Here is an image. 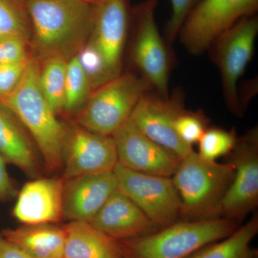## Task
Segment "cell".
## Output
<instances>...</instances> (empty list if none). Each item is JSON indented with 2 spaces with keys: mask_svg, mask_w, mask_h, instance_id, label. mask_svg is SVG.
I'll use <instances>...</instances> for the list:
<instances>
[{
  "mask_svg": "<svg viewBox=\"0 0 258 258\" xmlns=\"http://www.w3.org/2000/svg\"><path fill=\"white\" fill-rule=\"evenodd\" d=\"M31 24V47L39 62L69 61L89 40L94 3L87 0H25Z\"/></svg>",
  "mask_w": 258,
  "mask_h": 258,
  "instance_id": "6da1fadb",
  "label": "cell"
},
{
  "mask_svg": "<svg viewBox=\"0 0 258 258\" xmlns=\"http://www.w3.org/2000/svg\"><path fill=\"white\" fill-rule=\"evenodd\" d=\"M40 62L32 57L13 92L0 98L10 112L31 134L49 170L62 166V149L67 127L57 119L39 82Z\"/></svg>",
  "mask_w": 258,
  "mask_h": 258,
  "instance_id": "7a4b0ae2",
  "label": "cell"
},
{
  "mask_svg": "<svg viewBox=\"0 0 258 258\" xmlns=\"http://www.w3.org/2000/svg\"><path fill=\"white\" fill-rule=\"evenodd\" d=\"M234 174L230 162L208 161L194 150L181 159L171 176L179 197L180 216L186 221L221 217L222 202Z\"/></svg>",
  "mask_w": 258,
  "mask_h": 258,
  "instance_id": "3957f363",
  "label": "cell"
},
{
  "mask_svg": "<svg viewBox=\"0 0 258 258\" xmlns=\"http://www.w3.org/2000/svg\"><path fill=\"white\" fill-rule=\"evenodd\" d=\"M237 228V222L225 217L184 220L118 242L122 258H186L202 247L228 237Z\"/></svg>",
  "mask_w": 258,
  "mask_h": 258,
  "instance_id": "277c9868",
  "label": "cell"
},
{
  "mask_svg": "<svg viewBox=\"0 0 258 258\" xmlns=\"http://www.w3.org/2000/svg\"><path fill=\"white\" fill-rule=\"evenodd\" d=\"M151 88L144 78L120 74L93 90L78 113L77 123L91 132L113 137Z\"/></svg>",
  "mask_w": 258,
  "mask_h": 258,
  "instance_id": "5b68a950",
  "label": "cell"
},
{
  "mask_svg": "<svg viewBox=\"0 0 258 258\" xmlns=\"http://www.w3.org/2000/svg\"><path fill=\"white\" fill-rule=\"evenodd\" d=\"M257 8L258 0H202L186 17L178 36L188 52L201 55L224 32L254 15Z\"/></svg>",
  "mask_w": 258,
  "mask_h": 258,
  "instance_id": "8992f818",
  "label": "cell"
},
{
  "mask_svg": "<svg viewBox=\"0 0 258 258\" xmlns=\"http://www.w3.org/2000/svg\"><path fill=\"white\" fill-rule=\"evenodd\" d=\"M113 174L124 194L160 230L177 222L180 200L171 177L137 172L117 163Z\"/></svg>",
  "mask_w": 258,
  "mask_h": 258,
  "instance_id": "52a82bcc",
  "label": "cell"
},
{
  "mask_svg": "<svg viewBox=\"0 0 258 258\" xmlns=\"http://www.w3.org/2000/svg\"><path fill=\"white\" fill-rule=\"evenodd\" d=\"M159 0H145L135 10L132 57L142 78L161 97L169 96L170 62L155 19Z\"/></svg>",
  "mask_w": 258,
  "mask_h": 258,
  "instance_id": "ba28073f",
  "label": "cell"
},
{
  "mask_svg": "<svg viewBox=\"0 0 258 258\" xmlns=\"http://www.w3.org/2000/svg\"><path fill=\"white\" fill-rule=\"evenodd\" d=\"M257 33V18L252 15L242 19L212 44L226 102L235 114L242 113L237 86L253 55Z\"/></svg>",
  "mask_w": 258,
  "mask_h": 258,
  "instance_id": "9c48e42d",
  "label": "cell"
},
{
  "mask_svg": "<svg viewBox=\"0 0 258 258\" xmlns=\"http://www.w3.org/2000/svg\"><path fill=\"white\" fill-rule=\"evenodd\" d=\"M228 155L235 174L222 202L221 216L237 222L258 205L257 128L237 138Z\"/></svg>",
  "mask_w": 258,
  "mask_h": 258,
  "instance_id": "30bf717a",
  "label": "cell"
},
{
  "mask_svg": "<svg viewBox=\"0 0 258 258\" xmlns=\"http://www.w3.org/2000/svg\"><path fill=\"white\" fill-rule=\"evenodd\" d=\"M118 163L114 139L76 123L67 127L62 149L64 179L113 172Z\"/></svg>",
  "mask_w": 258,
  "mask_h": 258,
  "instance_id": "8fae6325",
  "label": "cell"
},
{
  "mask_svg": "<svg viewBox=\"0 0 258 258\" xmlns=\"http://www.w3.org/2000/svg\"><path fill=\"white\" fill-rule=\"evenodd\" d=\"M118 163L131 170L171 177L181 159L149 139L131 118L113 135Z\"/></svg>",
  "mask_w": 258,
  "mask_h": 258,
  "instance_id": "7c38bea8",
  "label": "cell"
},
{
  "mask_svg": "<svg viewBox=\"0 0 258 258\" xmlns=\"http://www.w3.org/2000/svg\"><path fill=\"white\" fill-rule=\"evenodd\" d=\"M128 25L126 0H99L94 3V17L88 42L101 56L111 79L121 74Z\"/></svg>",
  "mask_w": 258,
  "mask_h": 258,
  "instance_id": "4fadbf2b",
  "label": "cell"
},
{
  "mask_svg": "<svg viewBox=\"0 0 258 258\" xmlns=\"http://www.w3.org/2000/svg\"><path fill=\"white\" fill-rule=\"evenodd\" d=\"M184 110L180 94L164 98L147 92L139 100L130 118L149 139L183 159L193 151L174 129L176 118Z\"/></svg>",
  "mask_w": 258,
  "mask_h": 258,
  "instance_id": "5bb4252c",
  "label": "cell"
},
{
  "mask_svg": "<svg viewBox=\"0 0 258 258\" xmlns=\"http://www.w3.org/2000/svg\"><path fill=\"white\" fill-rule=\"evenodd\" d=\"M116 190L113 172L64 179L62 218L70 222L89 221Z\"/></svg>",
  "mask_w": 258,
  "mask_h": 258,
  "instance_id": "9a60e30c",
  "label": "cell"
},
{
  "mask_svg": "<svg viewBox=\"0 0 258 258\" xmlns=\"http://www.w3.org/2000/svg\"><path fill=\"white\" fill-rule=\"evenodd\" d=\"M64 178L29 181L18 195L13 215L26 225L52 224L62 218Z\"/></svg>",
  "mask_w": 258,
  "mask_h": 258,
  "instance_id": "2e32d148",
  "label": "cell"
},
{
  "mask_svg": "<svg viewBox=\"0 0 258 258\" xmlns=\"http://www.w3.org/2000/svg\"><path fill=\"white\" fill-rule=\"evenodd\" d=\"M117 241L149 235L159 230L124 194L116 190L88 221Z\"/></svg>",
  "mask_w": 258,
  "mask_h": 258,
  "instance_id": "e0dca14e",
  "label": "cell"
},
{
  "mask_svg": "<svg viewBox=\"0 0 258 258\" xmlns=\"http://www.w3.org/2000/svg\"><path fill=\"white\" fill-rule=\"evenodd\" d=\"M66 233L64 258H122L118 241L87 221L70 222Z\"/></svg>",
  "mask_w": 258,
  "mask_h": 258,
  "instance_id": "ac0fdd59",
  "label": "cell"
},
{
  "mask_svg": "<svg viewBox=\"0 0 258 258\" xmlns=\"http://www.w3.org/2000/svg\"><path fill=\"white\" fill-rule=\"evenodd\" d=\"M3 236L32 258H64V228L52 224L25 225L5 230Z\"/></svg>",
  "mask_w": 258,
  "mask_h": 258,
  "instance_id": "d6986e66",
  "label": "cell"
},
{
  "mask_svg": "<svg viewBox=\"0 0 258 258\" xmlns=\"http://www.w3.org/2000/svg\"><path fill=\"white\" fill-rule=\"evenodd\" d=\"M0 154L31 176L39 174V164L26 134L9 111L0 106Z\"/></svg>",
  "mask_w": 258,
  "mask_h": 258,
  "instance_id": "ffe728a7",
  "label": "cell"
},
{
  "mask_svg": "<svg viewBox=\"0 0 258 258\" xmlns=\"http://www.w3.org/2000/svg\"><path fill=\"white\" fill-rule=\"evenodd\" d=\"M258 233V217L254 215L228 237L198 249L186 258H251L257 254L251 242Z\"/></svg>",
  "mask_w": 258,
  "mask_h": 258,
  "instance_id": "44dd1931",
  "label": "cell"
},
{
  "mask_svg": "<svg viewBox=\"0 0 258 258\" xmlns=\"http://www.w3.org/2000/svg\"><path fill=\"white\" fill-rule=\"evenodd\" d=\"M39 62L40 88L50 108L57 115L64 110L68 61L55 57Z\"/></svg>",
  "mask_w": 258,
  "mask_h": 258,
  "instance_id": "7402d4cb",
  "label": "cell"
},
{
  "mask_svg": "<svg viewBox=\"0 0 258 258\" xmlns=\"http://www.w3.org/2000/svg\"><path fill=\"white\" fill-rule=\"evenodd\" d=\"M92 91L91 83L77 54L68 61L63 112L78 114L87 103Z\"/></svg>",
  "mask_w": 258,
  "mask_h": 258,
  "instance_id": "603a6c76",
  "label": "cell"
},
{
  "mask_svg": "<svg viewBox=\"0 0 258 258\" xmlns=\"http://www.w3.org/2000/svg\"><path fill=\"white\" fill-rule=\"evenodd\" d=\"M20 35L31 38V24L25 0H0V37Z\"/></svg>",
  "mask_w": 258,
  "mask_h": 258,
  "instance_id": "cb8c5ba5",
  "label": "cell"
},
{
  "mask_svg": "<svg viewBox=\"0 0 258 258\" xmlns=\"http://www.w3.org/2000/svg\"><path fill=\"white\" fill-rule=\"evenodd\" d=\"M237 139L233 131L207 128L198 142V154L206 160L216 161L218 158L230 154L235 147Z\"/></svg>",
  "mask_w": 258,
  "mask_h": 258,
  "instance_id": "d4e9b609",
  "label": "cell"
},
{
  "mask_svg": "<svg viewBox=\"0 0 258 258\" xmlns=\"http://www.w3.org/2000/svg\"><path fill=\"white\" fill-rule=\"evenodd\" d=\"M207 128V120L203 115L185 109L178 115L174 123L178 137L190 147L198 143Z\"/></svg>",
  "mask_w": 258,
  "mask_h": 258,
  "instance_id": "484cf974",
  "label": "cell"
},
{
  "mask_svg": "<svg viewBox=\"0 0 258 258\" xmlns=\"http://www.w3.org/2000/svg\"><path fill=\"white\" fill-rule=\"evenodd\" d=\"M78 55L91 83L93 91L111 80L107 73L101 56L89 42H87Z\"/></svg>",
  "mask_w": 258,
  "mask_h": 258,
  "instance_id": "4316f807",
  "label": "cell"
},
{
  "mask_svg": "<svg viewBox=\"0 0 258 258\" xmlns=\"http://www.w3.org/2000/svg\"><path fill=\"white\" fill-rule=\"evenodd\" d=\"M30 41L20 35L0 37V66L19 63L31 58Z\"/></svg>",
  "mask_w": 258,
  "mask_h": 258,
  "instance_id": "83f0119b",
  "label": "cell"
},
{
  "mask_svg": "<svg viewBox=\"0 0 258 258\" xmlns=\"http://www.w3.org/2000/svg\"><path fill=\"white\" fill-rule=\"evenodd\" d=\"M197 0H171V15L166 28V37L172 42L179 35L186 17L195 6Z\"/></svg>",
  "mask_w": 258,
  "mask_h": 258,
  "instance_id": "f1b7e54d",
  "label": "cell"
},
{
  "mask_svg": "<svg viewBox=\"0 0 258 258\" xmlns=\"http://www.w3.org/2000/svg\"><path fill=\"white\" fill-rule=\"evenodd\" d=\"M30 60L0 66V98L8 96L14 91L21 81Z\"/></svg>",
  "mask_w": 258,
  "mask_h": 258,
  "instance_id": "f546056e",
  "label": "cell"
},
{
  "mask_svg": "<svg viewBox=\"0 0 258 258\" xmlns=\"http://www.w3.org/2000/svg\"><path fill=\"white\" fill-rule=\"evenodd\" d=\"M7 161L0 154V201L13 198L15 195L14 184L7 169Z\"/></svg>",
  "mask_w": 258,
  "mask_h": 258,
  "instance_id": "4dcf8cb0",
  "label": "cell"
},
{
  "mask_svg": "<svg viewBox=\"0 0 258 258\" xmlns=\"http://www.w3.org/2000/svg\"><path fill=\"white\" fill-rule=\"evenodd\" d=\"M0 258L32 257L3 236H0Z\"/></svg>",
  "mask_w": 258,
  "mask_h": 258,
  "instance_id": "1f68e13d",
  "label": "cell"
},
{
  "mask_svg": "<svg viewBox=\"0 0 258 258\" xmlns=\"http://www.w3.org/2000/svg\"><path fill=\"white\" fill-rule=\"evenodd\" d=\"M88 1L91 2V3H96V2L99 1V0H88Z\"/></svg>",
  "mask_w": 258,
  "mask_h": 258,
  "instance_id": "d6a6232c",
  "label": "cell"
},
{
  "mask_svg": "<svg viewBox=\"0 0 258 258\" xmlns=\"http://www.w3.org/2000/svg\"><path fill=\"white\" fill-rule=\"evenodd\" d=\"M251 258H258L257 254H254V255L252 256Z\"/></svg>",
  "mask_w": 258,
  "mask_h": 258,
  "instance_id": "836d02e7",
  "label": "cell"
},
{
  "mask_svg": "<svg viewBox=\"0 0 258 258\" xmlns=\"http://www.w3.org/2000/svg\"><path fill=\"white\" fill-rule=\"evenodd\" d=\"M87 1H88V0H87Z\"/></svg>",
  "mask_w": 258,
  "mask_h": 258,
  "instance_id": "e575fe53",
  "label": "cell"
}]
</instances>
